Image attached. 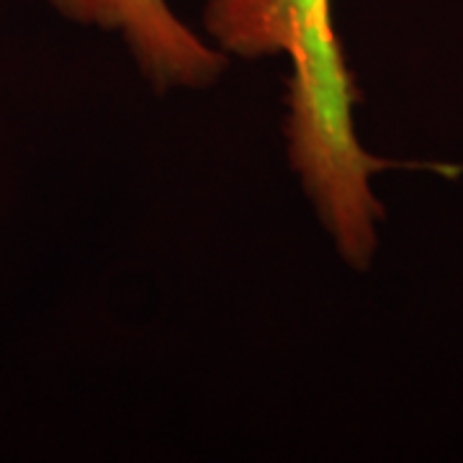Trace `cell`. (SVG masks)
<instances>
[{
  "label": "cell",
  "instance_id": "6da1fadb",
  "mask_svg": "<svg viewBox=\"0 0 463 463\" xmlns=\"http://www.w3.org/2000/svg\"><path fill=\"white\" fill-rule=\"evenodd\" d=\"M206 39L240 60H291L288 160L317 214L345 219L365 212L376 194L371 178L386 163L355 134L353 83L332 24L330 0H209Z\"/></svg>",
  "mask_w": 463,
  "mask_h": 463
},
{
  "label": "cell",
  "instance_id": "7a4b0ae2",
  "mask_svg": "<svg viewBox=\"0 0 463 463\" xmlns=\"http://www.w3.org/2000/svg\"><path fill=\"white\" fill-rule=\"evenodd\" d=\"M60 16L116 33L157 93L203 90L219 83L230 57L196 33L167 0H50Z\"/></svg>",
  "mask_w": 463,
  "mask_h": 463
}]
</instances>
